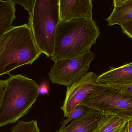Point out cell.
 Masks as SVG:
<instances>
[{"mask_svg":"<svg viewBox=\"0 0 132 132\" xmlns=\"http://www.w3.org/2000/svg\"><path fill=\"white\" fill-rule=\"evenodd\" d=\"M100 31L94 20L80 18L60 21L55 36L53 62L82 56L96 43Z\"/></svg>","mask_w":132,"mask_h":132,"instance_id":"1","label":"cell"},{"mask_svg":"<svg viewBox=\"0 0 132 132\" xmlns=\"http://www.w3.org/2000/svg\"><path fill=\"white\" fill-rule=\"evenodd\" d=\"M49 85L48 83L43 81L39 85V93L40 95H49Z\"/></svg>","mask_w":132,"mask_h":132,"instance_id":"19","label":"cell"},{"mask_svg":"<svg viewBox=\"0 0 132 132\" xmlns=\"http://www.w3.org/2000/svg\"><path fill=\"white\" fill-rule=\"evenodd\" d=\"M97 83L104 85L132 84V62L110 69L98 76Z\"/></svg>","mask_w":132,"mask_h":132,"instance_id":"9","label":"cell"},{"mask_svg":"<svg viewBox=\"0 0 132 132\" xmlns=\"http://www.w3.org/2000/svg\"><path fill=\"white\" fill-rule=\"evenodd\" d=\"M16 11L12 0H0V36L12 28Z\"/></svg>","mask_w":132,"mask_h":132,"instance_id":"13","label":"cell"},{"mask_svg":"<svg viewBox=\"0 0 132 132\" xmlns=\"http://www.w3.org/2000/svg\"><path fill=\"white\" fill-rule=\"evenodd\" d=\"M97 77L94 72H88L67 87L65 100L61 107L65 117L68 118L73 110L81 104L97 83Z\"/></svg>","mask_w":132,"mask_h":132,"instance_id":"7","label":"cell"},{"mask_svg":"<svg viewBox=\"0 0 132 132\" xmlns=\"http://www.w3.org/2000/svg\"><path fill=\"white\" fill-rule=\"evenodd\" d=\"M60 21L59 0H36L28 24L39 49L48 57L54 52L56 31Z\"/></svg>","mask_w":132,"mask_h":132,"instance_id":"4","label":"cell"},{"mask_svg":"<svg viewBox=\"0 0 132 132\" xmlns=\"http://www.w3.org/2000/svg\"><path fill=\"white\" fill-rule=\"evenodd\" d=\"M114 8L105 19L109 26L120 25L132 21V0H114Z\"/></svg>","mask_w":132,"mask_h":132,"instance_id":"11","label":"cell"},{"mask_svg":"<svg viewBox=\"0 0 132 132\" xmlns=\"http://www.w3.org/2000/svg\"><path fill=\"white\" fill-rule=\"evenodd\" d=\"M9 76L0 105V127L28 114L39 95V85L34 80L21 74Z\"/></svg>","mask_w":132,"mask_h":132,"instance_id":"3","label":"cell"},{"mask_svg":"<svg viewBox=\"0 0 132 132\" xmlns=\"http://www.w3.org/2000/svg\"><path fill=\"white\" fill-rule=\"evenodd\" d=\"M127 132H132V119L126 124Z\"/></svg>","mask_w":132,"mask_h":132,"instance_id":"21","label":"cell"},{"mask_svg":"<svg viewBox=\"0 0 132 132\" xmlns=\"http://www.w3.org/2000/svg\"><path fill=\"white\" fill-rule=\"evenodd\" d=\"M42 53L28 24L12 26L0 36V76L32 64Z\"/></svg>","mask_w":132,"mask_h":132,"instance_id":"2","label":"cell"},{"mask_svg":"<svg viewBox=\"0 0 132 132\" xmlns=\"http://www.w3.org/2000/svg\"><path fill=\"white\" fill-rule=\"evenodd\" d=\"M6 84V80H0V105Z\"/></svg>","mask_w":132,"mask_h":132,"instance_id":"20","label":"cell"},{"mask_svg":"<svg viewBox=\"0 0 132 132\" xmlns=\"http://www.w3.org/2000/svg\"><path fill=\"white\" fill-rule=\"evenodd\" d=\"M80 104L103 114L132 118V97L107 85L97 83Z\"/></svg>","mask_w":132,"mask_h":132,"instance_id":"5","label":"cell"},{"mask_svg":"<svg viewBox=\"0 0 132 132\" xmlns=\"http://www.w3.org/2000/svg\"><path fill=\"white\" fill-rule=\"evenodd\" d=\"M105 85L111 87L115 89H117V90H119L122 92H125L132 97V84H128V85L110 84V85Z\"/></svg>","mask_w":132,"mask_h":132,"instance_id":"17","label":"cell"},{"mask_svg":"<svg viewBox=\"0 0 132 132\" xmlns=\"http://www.w3.org/2000/svg\"><path fill=\"white\" fill-rule=\"evenodd\" d=\"M123 33L132 39V21L120 25Z\"/></svg>","mask_w":132,"mask_h":132,"instance_id":"18","label":"cell"},{"mask_svg":"<svg viewBox=\"0 0 132 132\" xmlns=\"http://www.w3.org/2000/svg\"><path fill=\"white\" fill-rule=\"evenodd\" d=\"M90 109L81 104L77 106L71 112L67 118L61 123L62 126L60 129H62L67 126L71 121L77 119L87 114Z\"/></svg>","mask_w":132,"mask_h":132,"instance_id":"15","label":"cell"},{"mask_svg":"<svg viewBox=\"0 0 132 132\" xmlns=\"http://www.w3.org/2000/svg\"><path fill=\"white\" fill-rule=\"evenodd\" d=\"M92 0H59L60 21L92 19Z\"/></svg>","mask_w":132,"mask_h":132,"instance_id":"8","label":"cell"},{"mask_svg":"<svg viewBox=\"0 0 132 132\" xmlns=\"http://www.w3.org/2000/svg\"><path fill=\"white\" fill-rule=\"evenodd\" d=\"M102 113L90 109L87 114L55 132H94L96 129Z\"/></svg>","mask_w":132,"mask_h":132,"instance_id":"10","label":"cell"},{"mask_svg":"<svg viewBox=\"0 0 132 132\" xmlns=\"http://www.w3.org/2000/svg\"><path fill=\"white\" fill-rule=\"evenodd\" d=\"M121 132H127V127H126V125L125 127L124 128V129L122 130V131Z\"/></svg>","mask_w":132,"mask_h":132,"instance_id":"22","label":"cell"},{"mask_svg":"<svg viewBox=\"0 0 132 132\" xmlns=\"http://www.w3.org/2000/svg\"><path fill=\"white\" fill-rule=\"evenodd\" d=\"M95 57L94 53L90 51L78 57L55 62L49 73L50 79L53 83L69 87L88 73Z\"/></svg>","mask_w":132,"mask_h":132,"instance_id":"6","label":"cell"},{"mask_svg":"<svg viewBox=\"0 0 132 132\" xmlns=\"http://www.w3.org/2000/svg\"><path fill=\"white\" fill-rule=\"evenodd\" d=\"M15 4H19L24 7L28 12L29 15L31 14L34 8L36 0H12Z\"/></svg>","mask_w":132,"mask_h":132,"instance_id":"16","label":"cell"},{"mask_svg":"<svg viewBox=\"0 0 132 132\" xmlns=\"http://www.w3.org/2000/svg\"><path fill=\"white\" fill-rule=\"evenodd\" d=\"M11 132H40L37 121L32 120L28 122L19 121L12 128Z\"/></svg>","mask_w":132,"mask_h":132,"instance_id":"14","label":"cell"},{"mask_svg":"<svg viewBox=\"0 0 132 132\" xmlns=\"http://www.w3.org/2000/svg\"><path fill=\"white\" fill-rule=\"evenodd\" d=\"M132 118L102 114L94 132H121Z\"/></svg>","mask_w":132,"mask_h":132,"instance_id":"12","label":"cell"}]
</instances>
